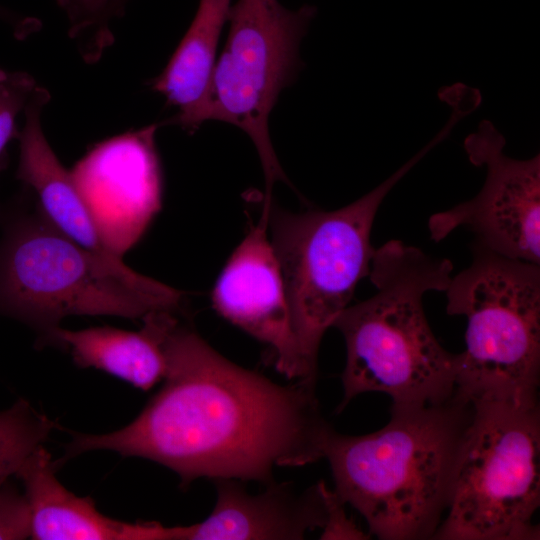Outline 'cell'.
Wrapping results in <instances>:
<instances>
[{"mask_svg":"<svg viewBox=\"0 0 540 540\" xmlns=\"http://www.w3.org/2000/svg\"><path fill=\"white\" fill-rule=\"evenodd\" d=\"M164 384L128 425L103 434L73 433L63 461L95 450L140 457L198 478L273 481L275 467L324 457L332 431L315 384L282 385L243 368L179 323L165 342Z\"/></svg>","mask_w":540,"mask_h":540,"instance_id":"6da1fadb","label":"cell"},{"mask_svg":"<svg viewBox=\"0 0 540 540\" xmlns=\"http://www.w3.org/2000/svg\"><path fill=\"white\" fill-rule=\"evenodd\" d=\"M474 406L454 395L440 403L394 405L389 422L361 436L332 429L324 457L335 492L379 539H430L450 504Z\"/></svg>","mask_w":540,"mask_h":540,"instance_id":"7a4b0ae2","label":"cell"},{"mask_svg":"<svg viewBox=\"0 0 540 540\" xmlns=\"http://www.w3.org/2000/svg\"><path fill=\"white\" fill-rule=\"evenodd\" d=\"M453 265L390 240L375 249L369 278L375 293L336 319L346 344L341 411L365 392L386 393L394 405L440 403L455 393L458 354L444 349L427 321L423 297L445 292Z\"/></svg>","mask_w":540,"mask_h":540,"instance_id":"3957f363","label":"cell"},{"mask_svg":"<svg viewBox=\"0 0 540 540\" xmlns=\"http://www.w3.org/2000/svg\"><path fill=\"white\" fill-rule=\"evenodd\" d=\"M183 297L122 258L82 247L39 211L11 221L0 243V315L27 324L42 339L67 316L142 319L159 310L180 313Z\"/></svg>","mask_w":540,"mask_h":540,"instance_id":"277c9868","label":"cell"},{"mask_svg":"<svg viewBox=\"0 0 540 540\" xmlns=\"http://www.w3.org/2000/svg\"><path fill=\"white\" fill-rule=\"evenodd\" d=\"M445 293L447 313L468 321L455 394L473 405L538 403L540 265L474 243L471 264Z\"/></svg>","mask_w":540,"mask_h":540,"instance_id":"5b68a950","label":"cell"},{"mask_svg":"<svg viewBox=\"0 0 540 540\" xmlns=\"http://www.w3.org/2000/svg\"><path fill=\"white\" fill-rule=\"evenodd\" d=\"M440 142L436 135L377 187L337 210L293 213L270 201L269 239L280 266L301 358L311 379L316 380L324 333L350 305L359 281L369 276L375 251L370 234L381 203Z\"/></svg>","mask_w":540,"mask_h":540,"instance_id":"8992f818","label":"cell"},{"mask_svg":"<svg viewBox=\"0 0 540 540\" xmlns=\"http://www.w3.org/2000/svg\"><path fill=\"white\" fill-rule=\"evenodd\" d=\"M473 406L447 514L433 538L539 539V405Z\"/></svg>","mask_w":540,"mask_h":540,"instance_id":"52a82bcc","label":"cell"},{"mask_svg":"<svg viewBox=\"0 0 540 540\" xmlns=\"http://www.w3.org/2000/svg\"><path fill=\"white\" fill-rule=\"evenodd\" d=\"M315 12L309 5L289 10L278 0H238L231 6L227 41L197 116L198 127L218 120L250 137L264 173L265 200L272 198L275 182L289 184L271 143L268 118L301 66L299 44Z\"/></svg>","mask_w":540,"mask_h":540,"instance_id":"ba28073f","label":"cell"},{"mask_svg":"<svg viewBox=\"0 0 540 540\" xmlns=\"http://www.w3.org/2000/svg\"><path fill=\"white\" fill-rule=\"evenodd\" d=\"M506 140L489 120L464 140L470 162L486 168L472 199L430 216L432 240H443L465 227L475 244L501 256L540 265V156L509 157Z\"/></svg>","mask_w":540,"mask_h":540,"instance_id":"9c48e42d","label":"cell"},{"mask_svg":"<svg viewBox=\"0 0 540 540\" xmlns=\"http://www.w3.org/2000/svg\"><path fill=\"white\" fill-rule=\"evenodd\" d=\"M157 124L96 144L70 171L105 246L122 257L161 209Z\"/></svg>","mask_w":540,"mask_h":540,"instance_id":"30bf717a","label":"cell"},{"mask_svg":"<svg viewBox=\"0 0 540 540\" xmlns=\"http://www.w3.org/2000/svg\"><path fill=\"white\" fill-rule=\"evenodd\" d=\"M268 207L236 247L212 291L215 310L275 355L279 372L316 384L304 367L293 331L279 263L268 238Z\"/></svg>","mask_w":540,"mask_h":540,"instance_id":"8fae6325","label":"cell"},{"mask_svg":"<svg viewBox=\"0 0 540 540\" xmlns=\"http://www.w3.org/2000/svg\"><path fill=\"white\" fill-rule=\"evenodd\" d=\"M217 498L202 522L185 526L184 540H296L328 523L334 491L323 482L297 492L271 481L249 493L237 479L214 480Z\"/></svg>","mask_w":540,"mask_h":540,"instance_id":"7c38bea8","label":"cell"},{"mask_svg":"<svg viewBox=\"0 0 540 540\" xmlns=\"http://www.w3.org/2000/svg\"><path fill=\"white\" fill-rule=\"evenodd\" d=\"M49 452L40 446L16 477L24 486L36 540H181L180 526L158 522L129 523L103 515L90 497L69 491L56 477Z\"/></svg>","mask_w":540,"mask_h":540,"instance_id":"4fadbf2b","label":"cell"},{"mask_svg":"<svg viewBox=\"0 0 540 540\" xmlns=\"http://www.w3.org/2000/svg\"><path fill=\"white\" fill-rule=\"evenodd\" d=\"M49 100V92L38 85L24 109L25 121L17 137L20 151L16 177L35 192L39 213L57 231L90 251L119 257L103 243L70 171L45 137L41 114Z\"/></svg>","mask_w":540,"mask_h":540,"instance_id":"5bb4252c","label":"cell"},{"mask_svg":"<svg viewBox=\"0 0 540 540\" xmlns=\"http://www.w3.org/2000/svg\"><path fill=\"white\" fill-rule=\"evenodd\" d=\"M180 313L153 311L141 320L138 331L110 326L82 330L56 328L43 341L67 349L74 362L118 377L136 388L149 390L163 380L167 370L165 342L179 323Z\"/></svg>","mask_w":540,"mask_h":540,"instance_id":"9a60e30c","label":"cell"},{"mask_svg":"<svg viewBox=\"0 0 540 540\" xmlns=\"http://www.w3.org/2000/svg\"><path fill=\"white\" fill-rule=\"evenodd\" d=\"M231 0H200L196 14L164 70L151 80V89L162 94L177 112L167 123L194 132L207 94L221 31Z\"/></svg>","mask_w":540,"mask_h":540,"instance_id":"2e32d148","label":"cell"},{"mask_svg":"<svg viewBox=\"0 0 540 540\" xmlns=\"http://www.w3.org/2000/svg\"><path fill=\"white\" fill-rule=\"evenodd\" d=\"M55 426L23 399L0 411V488L43 446Z\"/></svg>","mask_w":540,"mask_h":540,"instance_id":"e0dca14e","label":"cell"},{"mask_svg":"<svg viewBox=\"0 0 540 540\" xmlns=\"http://www.w3.org/2000/svg\"><path fill=\"white\" fill-rule=\"evenodd\" d=\"M70 24V36L77 41L86 60L99 59L112 42L108 21L123 8L121 0H57Z\"/></svg>","mask_w":540,"mask_h":540,"instance_id":"ac0fdd59","label":"cell"},{"mask_svg":"<svg viewBox=\"0 0 540 540\" xmlns=\"http://www.w3.org/2000/svg\"><path fill=\"white\" fill-rule=\"evenodd\" d=\"M37 86L27 72L0 68V171L6 165L8 143L19 135L17 117L24 112Z\"/></svg>","mask_w":540,"mask_h":540,"instance_id":"d6986e66","label":"cell"},{"mask_svg":"<svg viewBox=\"0 0 540 540\" xmlns=\"http://www.w3.org/2000/svg\"><path fill=\"white\" fill-rule=\"evenodd\" d=\"M31 537V512L25 494L6 482L0 488V539Z\"/></svg>","mask_w":540,"mask_h":540,"instance_id":"ffe728a7","label":"cell"},{"mask_svg":"<svg viewBox=\"0 0 540 540\" xmlns=\"http://www.w3.org/2000/svg\"><path fill=\"white\" fill-rule=\"evenodd\" d=\"M0 18L14 25L15 29L18 30L20 34L25 32L29 24V20H27V18H20L17 15L11 14L9 11H5L1 7H0Z\"/></svg>","mask_w":540,"mask_h":540,"instance_id":"44dd1931","label":"cell"},{"mask_svg":"<svg viewBox=\"0 0 540 540\" xmlns=\"http://www.w3.org/2000/svg\"><path fill=\"white\" fill-rule=\"evenodd\" d=\"M125 1H126V0H121L122 5L124 4Z\"/></svg>","mask_w":540,"mask_h":540,"instance_id":"7402d4cb","label":"cell"}]
</instances>
